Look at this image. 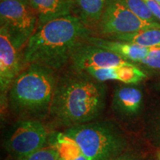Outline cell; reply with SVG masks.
I'll list each match as a JSON object with an SVG mask.
<instances>
[{"mask_svg": "<svg viewBox=\"0 0 160 160\" xmlns=\"http://www.w3.org/2000/svg\"><path fill=\"white\" fill-rule=\"evenodd\" d=\"M107 91L105 82L72 69L58 77L48 116L67 128L94 121L105 108Z\"/></svg>", "mask_w": 160, "mask_h": 160, "instance_id": "1", "label": "cell"}, {"mask_svg": "<svg viewBox=\"0 0 160 160\" xmlns=\"http://www.w3.org/2000/svg\"><path fill=\"white\" fill-rule=\"evenodd\" d=\"M91 33L77 16L50 21L37 28L28 41L22 51L24 64H39L58 71L71 61L77 48Z\"/></svg>", "mask_w": 160, "mask_h": 160, "instance_id": "2", "label": "cell"}, {"mask_svg": "<svg viewBox=\"0 0 160 160\" xmlns=\"http://www.w3.org/2000/svg\"><path fill=\"white\" fill-rule=\"evenodd\" d=\"M57 71L39 64L28 65L8 92L12 112L23 119L40 120L48 116L59 77Z\"/></svg>", "mask_w": 160, "mask_h": 160, "instance_id": "3", "label": "cell"}, {"mask_svg": "<svg viewBox=\"0 0 160 160\" xmlns=\"http://www.w3.org/2000/svg\"><path fill=\"white\" fill-rule=\"evenodd\" d=\"M62 133L77 144L90 160H108L117 157L125 151L128 145L122 130L109 120L73 126Z\"/></svg>", "mask_w": 160, "mask_h": 160, "instance_id": "4", "label": "cell"}, {"mask_svg": "<svg viewBox=\"0 0 160 160\" xmlns=\"http://www.w3.org/2000/svg\"><path fill=\"white\" fill-rule=\"evenodd\" d=\"M0 22L21 51L37 28L38 17L28 0H1Z\"/></svg>", "mask_w": 160, "mask_h": 160, "instance_id": "5", "label": "cell"}, {"mask_svg": "<svg viewBox=\"0 0 160 160\" xmlns=\"http://www.w3.org/2000/svg\"><path fill=\"white\" fill-rule=\"evenodd\" d=\"M48 132L40 120L22 119L10 130L4 147L15 160L22 159L43 148Z\"/></svg>", "mask_w": 160, "mask_h": 160, "instance_id": "6", "label": "cell"}, {"mask_svg": "<svg viewBox=\"0 0 160 160\" xmlns=\"http://www.w3.org/2000/svg\"><path fill=\"white\" fill-rule=\"evenodd\" d=\"M160 28L159 22L142 19L119 0H108L99 23L102 35L126 34L143 30Z\"/></svg>", "mask_w": 160, "mask_h": 160, "instance_id": "7", "label": "cell"}, {"mask_svg": "<svg viewBox=\"0 0 160 160\" xmlns=\"http://www.w3.org/2000/svg\"><path fill=\"white\" fill-rule=\"evenodd\" d=\"M22 53L15 47L5 27L0 28V91L1 100L7 99L6 93L22 72Z\"/></svg>", "mask_w": 160, "mask_h": 160, "instance_id": "8", "label": "cell"}, {"mask_svg": "<svg viewBox=\"0 0 160 160\" xmlns=\"http://www.w3.org/2000/svg\"><path fill=\"white\" fill-rule=\"evenodd\" d=\"M72 69L85 71L91 68H107L132 63L113 52L88 42L78 46L71 59Z\"/></svg>", "mask_w": 160, "mask_h": 160, "instance_id": "9", "label": "cell"}, {"mask_svg": "<svg viewBox=\"0 0 160 160\" xmlns=\"http://www.w3.org/2000/svg\"><path fill=\"white\" fill-rule=\"evenodd\" d=\"M86 42L101 48L111 51L120 56L125 60L133 64H139L148 55L151 48L128 42L105 38L89 36L86 38Z\"/></svg>", "mask_w": 160, "mask_h": 160, "instance_id": "10", "label": "cell"}, {"mask_svg": "<svg viewBox=\"0 0 160 160\" xmlns=\"http://www.w3.org/2000/svg\"><path fill=\"white\" fill-rule=\"evenodd\" d=\"M84 72L103 82L106 81H118L128 85L137 84L147 77V75L133 63L107 68H91Z\"/></svg>", "mask_w": 160, "mask_h": 160, "instance_id": "11", "label": "cell"}, {"mask_svg": "<svg viewBox=\"0 0 160 160\" xmlns=\"http://www.w3.org/2000/svg\"><path fill=\"white\" fill-rule=\"evenodd\" d=\"M142 102L141 90L133 85H119L113 91L112 108L119 117H132L139 113Z\"/></svg>", "mask_w": 160, "mask_h": 160, "instance_id": "12", "label": "cell"}, {"mask_svg": "<svg viewBox=\"0 0 160 160\" xmlns=\"http://www.w3.org/2000/svg\"><path fill=\"white\" fill-rule=\"evenodd\" d=\"M38 17L37 28L52 20L72 15L74 0H28Z\"/></svg>", "mask_w": 160, "mask_h": 160, "instance_id": "13", "label": "cell"}, {"mask_svg": "<svg viewBox=\"0 0 160 160\" xmlns=\"http://www.w3.org/2000/svg\"><path fill=\"white\" fill-rule=\"evenodd\" d=\"M108 0H74L77 17L91 28L99 25Z\"/></svg>", "mask_w": 160, "mask_h": 160, "instance_id": "14", "label": "cell"}, {"mask_svg": "<svg viewBox=\"0 0 160 160\" xmlns=\"http://www.w3.org/2000/svg\"><path fill=\"white\" fill-rule=\"evenodd\" d=\"M105 37L110 39L128 42L149 48H160V28L143 30L136 33L111 35Z\"/></svg>", "mask_w": 160, "mask_h": 160, "instance_id": "15", "label": "cell"}, {"mask_svg": "<svg viewBox=\"0 0 160 160\" xmlns=\"http://www.w3.org/2000/svg\"><path fill=\"white\" fill-rule=\"evenodd\" d=\"M119 1L142 19L150 22H159V21L156 19V17L150 11L148 6L144 0H119Z\"/></svg>", "mask_w": 160, "mask_h": 160, "instance_id": "16", "label": "cell"}, {"mask_svg": "<svg viewBox=\"0 0 160 160\" xmlns=\"http://www.w3.org/2000/svg\"><path fill=\"white\" fill-rule=\"evenodd\" d=\"M20 160H59V152L55 146L44 147L33 154Z\"/></svg>", "mask_w": 160, "mask_h": 160, "instance_id": "17", "label": "cell"}, {"mask_svg": "<svg viewBox=\"0 0 160 160\" xmlns=\"http://www.w3.org/2000/svg\"><path fill=\"white\" fill-rule=\"evenodd\" d=\"M148 137L153 145L160 147V113L149 122L147 128Z\"/></svg>", "mask_w": 160, "mask_h": 160, "instance_id": "18", "label": "cell"}, {"mask_svg": "<svg viewBox=\"0 0 160 160\" xmlns=\"http://www.w3.org/2000/svg\"><path fill=\"white\" fill-rule=\"evenodd\" d=\"M139 64L152 69L160 70V48H151L147 57Z\"/></svg>", "mask_w": 160, "mask_h": 160, "instance_id": "19", "label": "cell"}, {"mask_svg": "<svg viewBox=\"0 0 160 160\" xmlns=\"http://www.w3.org/2000/svg\"><path fill=\"white\" fill-rule=\"evenodd\" d=\"M148 6L150 11L158 21H160V3L156 0H144Z\"/></svg>", "mask_w": 160, "mask_h": 160, "instance_id": "20", "label": "cell"}, {"mask_svg": "<svg viewBox=\"0 0 160 160\" xmlns=\"http://www.w3.org/2000/svg\"><path fill=\"white\" fill-rule=\"evenodd\" d=\"M108 160H142L141 158L138 157L137 155H134L133 153H128V152L125 151L124 153L117 156V157H113L111 159Z\"/></svg>", "mask_w": 160, "mask_h": 160, "instance_id": "21", "label": "cell"}, {"mask_svg": "<svg viewBox=\"0 0 160 160\" xmlns=\"http://www.w3.org/2000/svg\"><path fill=\"white\" fill-rule=\"evenodd\" d=\"M68 160H90V159L87 157H86L85 155H84L82 153H81L80 154L77 156L76 157L72 158V159H70Z\"/></svg>", "mask_w": 160, "mask_h": 160, "instance_id": "22", "label": "cell"}, {"mask_svg": "<svg viewBox=\"0 0 160 160\" xmlns=\"http://www.w3.org/2000/svg\"><path fill=\"white\" fill-rule=\"evenodd\" d=\"M157 157H158V160H160V152H159V153H158Z\"/></svg>", "mask_w": 160, "mask_h": 160, "instance_id": "23", "label": "cell"}, {"mask_svg": "<svg viewBox=\"0 0 160 160\" xmlns=\"http://www.w3.org/2000/svg\"><path fill=\"white\" fill-rule=\"evenodd\" d=\"M156 1L157 2H159V3H160V0H156Z\"/></svg>", "mask_w": 160, "mask_h": 160, "instance_id": "24", "label": "cell"}]
</instances>
